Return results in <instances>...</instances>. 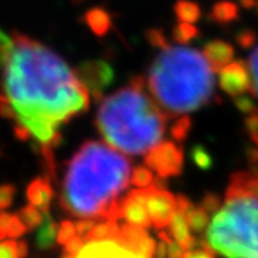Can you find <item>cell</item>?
Listing matches in <instances>:
<instances>
[{"label": "cell", "instance_id": "cell-16", "mask_svg": "<svg viewBox=\"0 0 258 258\" xmlns=\"http://www.w3.org/2000/svg\"><path fill=\"white\" fill-rule=\"evenodd\" d=\"M148 238H149V235L147 234V230H142V228L129 225V224L120 225V237L118 242L123 244L128 248L137 251L139 254H141V249H142Z\"/></svg>", "mask_w": 258, "mask_h": 258}, {"label": "cell", "instance_id": "cell-25", "mask_svg": "<svg viewBox=\"0 0 258 258\" xmlns=\"http://www.w3.org/2000/svg\"><path fill=\"white\" fill-rule=\"evenodd\" d=\"M16 197V186L13 184L0 185V212L12 207Z\"/></svg>", "mask_w": 258, "mask_h": 258}, {"label": "cell", "instance_id": "cell-17", "mask_svg": "<svg viewBox=\"0 0 258 258\" xmlns=\"http://www.w3.org/2000/svg\"><path fill=\"white\" fill-rule=\"evenodd\" d=\"M120 237V225L118 222L105 221L102 224H96L92 230L89 231L83 240L86 242H96V241H119Z\"/></svg>", "mask_w": 258, "mask_h": 258}, {"label": "cell", "instance_id": "cell-41", "mask_svg": "<svg viewBox=\"0 0 258 258\" xmlns=\"http://www.w3.org/2000/svg\"><path fill=\"white\" fill-rule=\"evenodd\" d=\"M62 258H75V257H69V255H63Z\"/></svg>", "mask_w": 258, "mask_h": 258}, {"label": "cell", "instance_id": "cell-30", "mask_svg": "<svg viewBox=\"0 0 258 258\" xmlns=\"http://www.w3.org/2000/svg\"><path fill=\"white\" fill-rule=\"evenodd\" d=\"M25 232H26L25 224L22 222V220H20V217H19L18 214H13L12 218H10L9 225H8V237H10V240H13V238L22 237Z\"/></svg>", "mask_w": 258, "mask_h": 258}, {"label": "cell", "instance_id": "cell-32", "mask_svg": "<svg viewBox=\"0 0 258 258\" xmlns=\"http://www.w3.org/2000/svg\"><path fill=\"white\" fill-rule=\"evenodd\" d=\"M83 242H85V240H83V237H81V235H76L74 240H71L68 244H64L63 245V252L64 255H69V257H78V254L82 251V248L85 247L83 245Z\"/></svg>", "mask_w": 258, "mask_h": 258}, {"label": "cell", "instance_id": "cell-5", "mask_svg": "<svg viewBox=\"0 0 258 258\" xmlns=\"http://www.w3.org/2000/svg\"><path fill=\"white\" fill-rule=\"evenodd\" d=\"M205 238L224 257L258 258V200H225Z\"/></svg>", "mask_w": 258, "mask_h": 258}, {"label": "cell", "instance_id": "cell-8", "mask_svg": "<svg viewBox=\"0 0 258 258\" xmlns=\"http://www.w3.org/2000/svg\"><path fill=\"white\" fill-rule=\"evenodd\" d=\"M151 186L148 188H138L129 191L120 200V218H123L126 224L138 227L142 230H148L152 222L149 220L147 211V197Z\"/></svg>", "mask_w": 258, "mask_h": 258}, {"label": "cell", "instance_id": "cell-36", "mask_svg": "<svg viewBox=\"0 0 258 258\" xmlns=\"http://www.w3.org/2000/svg\"><path fill=\"white\" fill-rule=\"evenodd\" d=\"M13 134H15V137H16L19 141H30V139L33 138V137H32V134L29 132L28 129L25 128L23 125L18 123V122H15V126H13Z\"/></svg>", "mask_w": 258, "mask_h": 258}, {"label": "cell", "instance_id": "cell-34", "mask_svg": "<svg viewBox=\"0 0 258 258\" xmlns=\"http://www.w3.org/2000/svg\"><path fill=\"white\" fill-rule=\"evenodd\" d=\"M194 207V204L191 203V200L184 195V194H181V195H178L176 197V211L178 212H182V214H186V212L189 211L191 208Z\"/></svg>", "mask_w": 258, "mask_h": 258}, {"label": "cell", "instance_id": "cell-6", "mask_svg": "<svg viewBox=\"0 0 258 258\" xmlns=\"http://www.w3.org/2000/svg\"><path fill=\"white\" fill-rule=\"evenodd\" d=\"M144 162L164 179L179 176L184 169V151L175 142L165 141L152 148L145 155Z\"/></svg>", "mask_w": 258, "mask_h": 258}, {"label": "cell", "instance_id": "cell-19", "mask_svg": "<svg viewBox=\"0 0 258 258\" xmlns=\"http://www.w3.org/2000/svg\"><path fill=\"white\" fill-rule=\"evenodd\" d=\"M169 232H171L172 238H174L181 247L192 237V235L189 234V227H188V222H186V217H185L182 212H175L172 221L169 224Z\"/></svg>", "mask_w": 258, "mask_h": 258}, {"label": "cell", "instance_id": "cell-21", "mask_svg": "<svg viewBox=\"0 0 258 258\" xmlns=\"http://www.w3.org/2000/svg\"><path fill=\"white\" fill-rule=\"evenodd\" d=\"M189 158L192 164L201 171H210L214 166V157L208 151V148L204 147L201 144H197L189 151Z\"/></svg>", "mask_w": 258, "mask_h": 258}, {"label": "cell", "instance_id": "cell-3", "mask_svg": "<svg viewBox=\"0 0 258 258\" xmlns=\"http://www.w3.org/2000/svg\"><path fill=\"white\" fill-rule=\"evenodd\" d=\"M151 39L159 50L149 64L147 86L166 115H184L211 103L215 99V71L204 52L171 45L161 33H152Z\"/></svg>", "mask_w": 258, "mask_h": 258}, {"label": "cell", "instance_id": "cell-33", "mask_svg": "<svg viewBox=\"0 0 258 258\" xmlns=\"http://www.w3.org/2000/svg\"><path fill=\"white\" fill-rule=\"evenodd\" d=\"M0 118H5V119L10 120L16 119V115H15V111H13L10 102L2 93H0Z\"/></svg>", "mask_w": 258, "mask_h": 258}, {"label": "cell", "instance_id": "cell-26", "mask_svg": "<svg viewBox=\"0 0 258 258\" xmlns=\"http://www.w3.org/2000/svg\"><path fill=\"white\" fill-rule=\"evenodd\" d=\"M200 207H203L205 211L208 214H217V212L221 210V197L217 195L214 192H207L203 197L201 203H200Z\"/></svg>", "mask_w": 258, "mask_h": 258}, {"label": "cell", "instance_id": "cell-10", "mask_svg": "<svg viewBox=\"0 0 258 258\" xmlns=\"http://www.w3.org/2000/svg\"><path fill=\"white\" fill-rule=\"evenodd\" d=\"M76 258H148L118 241L88 242Z\"/></svg>", "mask_w": 258, "mask_h": 258}, {"label": "cell", "instance_id": "cell-23", "mask_svg": "<svg viewBox=\"0 0 258 258\" xmlns=\"http://www.w3.org/2000/svg\"><path fill=\"white\" fill-rule=\"evenodd\" d=\"M191 125L192 122L189 119V116H181L174 122V125L171 126V137L174 138L176 142H182L186 139L189 131H191Z\"/></svg>", "mask_w": 258, "mask_h": 258}, {"label": "cell", "instance_id": "cell-2", "mask_svg": "<svg viewBox=\"0 0 258 258\" xmlns=\"http://www.w3.org/2000/svg\"><path fill=\"white\" fill-rule=\"evenodd\" d=\"M131 161L106 144L86 141L69 159L59 204L81 220H120L122 192L131 184Z\"/></svg>", "mask_w": 258, "mask_h": 258}, {"label": "cell", "instance_id": "cell-20", "mask_svg": "<svg viewBox=\"0 0 258 258\" xmlns=\"http://www.w3.org/2000/svg\"><path fill=\"white\" fill-rule=\"evenodd\" d=\"M185 217H186V222H188L189 230L197 232V234L204 232L207 230L208 224H210V214L200 205L198 207L194 205L192 208L185 214Z\"/></svg>", "mask_w": 258, "mask_h": 258}, {"label": "cell", "instance_id": "cell-12", "mask_svg": "<svg viewBox=\"0 0 258 258\" xmlns=\"http://www.w3.org/2000/svg\"><path fill=\"white\" fill-rule=\"evenodd\" d=\"M81 81L85 83V86L89 89V92L99 99L102 95V91L105 86H108L112 79V72L109 68L105 64L89 63L88 66H83L81 71H76Z\"/></svg>", "mask_w": 258, "mask_h": 258}, {"label": "cell", "instance_id": "cell-1", "mask_svg": "<svg viewBox=\"0 0 258 258\" xmlns=\"http://www.w3.org/2000/svg\"><path fill=\"white\" fill-rule=\"evenodd\" d=\"M0 89L16 119L39 144L59 147L64 123L89 109V89L50 47L0 30Z\"/></svg>", "mask_w": 258, "mask_h": 258}, {"label": "cell", "instance_id": "cell-7", "mask_svg": "<svg viewBox=\"0 0 258 258\" xmlns=\"http://www.w3.org/2000/svg\"><path fill=\"white\" fill-rule=\"evenodd\" d=\"M147 211L154 228L162 230L168 227L176 212V197L166 189L151 185L147 197Z\"/></svg>", "mask_w": 258, "mask_h": 258}, {"label": "cell", "instance_id": "cell-35", "mask_svg": "<svg viewBox=\"0 0 258 258\" xmlns=\"http://www.w3.org/2000/svg\"><path fill=\"white\" fill-rule=\"evenodd\" d=\"M76 231H78V235L81 237H85L89 231L92 230L93 227L96 225L93 220H78L76 221Z\"/></svg>", "mask_w": 258, "mask_h": 258}, {"label": "cell", "instance_id": "cell-24", "mask_svg": "<svg viewBox=\"0 0 258 258\" xmlns=\"http://www.w3.org/2000/svg\"><path fill=\"white\" fill-rule=\"evenodd\" d=\"M76 235H78V231H76V225H75L74 222L64 220V221L59 224L57 244L64 245V244H68L71 240H74Z\"/></svg>", "mask_w": 258, "mask_h": 258}, {"label": "cell", "instance_id": "cell-22", "mask_svg": "<svg viewBox=\"0 0 258 258\" xmlns=\"http://www.w3.org/2000/svg\"><path fill=\"white\" fill-rule=\"evenodd\" d=\"M154 171L149 169L147 165L137 166L131 176V184L135 185L137 188H148L154 184Z\"/></svg>", "mask_w": 258, "mask_h": 258}, {"label": "cell", "instance_id": "cell-42", "mask_svg": "<svg viewBox=\"0 0 258 258\" xmlns=\"http://www.w3.org/2000/svg\"><path fill=\"white\" fill-rule=\"evenodd\" d=\"M0 155H2V152H0Z\"/></svg>", "mask_w": 258, "mask_h": 258}, {"label": "cell", "instance_id": "cell-31", "mask_svg": "<svg viewBox=\"0 0 258 258\" xmlns=\"http://www.w3.org/2000/svg\"><path fill=\"white\" fill-rule=\"evenodd\" d=\"M0 258H20L18 242L13 240L0 242Z\"/></svg>", "mask_w": 258, "mask_h": 258}, {"label": "cell", "instance_id": "cell-15", "mask_svg": "<svg viewBox=\"0 0 258 258\" xmlns=\"http://www.w3.org/2000/svg\"><path fill=\"white\" fill-rule=\"evenodd\" d=\"M57 234H59V225L57 222L52 220L50 214L45 215L43 224L39 227L36 232L35 244L39 251H50L57 244Z\"/></svg>", "mask_w": 258, "mask_h": 258}, {"label": "cell", "instance_id": "cell-14", "mask_svg": "<svg viewBox=\"0 0 258 258\" xmlns=\"http://www.w3.org/2000/svg\"><path fill=\"white\" fill-rule=\"evenodd\" d=\"M204 55L215 72H220L231 62H234V49L231 47L230 43L222 40L210 42L204 49Z\"/></svg>", "mask_w": 258, "mask_h": 258}, {"label": "cell", "instance_id": "cell-13", "mask_svg": "<svg viewBox=\"0 0 258 258\" xmlns=\"http://www.w3.org/2000/svg\"><path fill=\"white\" fill-rule=\"evenodd\" d=\"M29 203L32 205L37 207L39 210L45 214H49L50 210V204L55 198V189L50 184V179L46 176H37L26 189Z\"/></svg>", "mask_w": 258, "mask_h": 258}, {"label": "cell", "instance_id": "cell-39", "mask_svg": "<svg viewBox=\"0 0 258 258\" xmlns=\"http://www.w3.org/2000/svg\"><path fill=\"white\" fill-rule=\"evenodd\" d=\"M18 248L19 254H20V258H26L29 254V242L26 240H20L18 242Z\"/></svg>", "mask_w": 258, "mask_h": 258}, {"label": "cell", "instance_id": "cell-28", "mask_svg": "<svg viewBox=\"0 0 258 258\" xmlns=\"http://www.w3.org/2000/svg\"><path fill=\"white\" fill-rule=\"evenodd\" d=\"M244 126H245V132L251 139V142L258 147V112L248 115L245 120H244Z\"/></svg>", "mask_w": 258, "mask_h": 258}, {"label": "cell", "instance_id": "cell-37", "mask_svg": "<svg viewBox=\"0 0 258 258\" xmlns=\"http://www.w3.org/2000/svg\"><path fill=\"white\" fill-rule=\"evenodd\" d=\"M245 157L252 169H258V147H251L245 149Z\"/></svg>", "mask_w": 258, "mask_h": 258}, {"label": "cell", "instance_id": "cell-9", "mask_svg": "<svg viewBox=\"0 0 258 258\" xmlns=\"http://www.w3.org/2000/svg\"><path fill=\"white\" fill-rule=\"evenodd\" d=\"M218 74H220L221 89L230 96H234L235 99L244 96V93L252 92V82H251L248 66L244 62L234 60Z\"/></svg>", "mask_w": 258, "mask_h": 258}, {"label": "cell", "instance_id": "cell-11", "mask_svg": "<svg viewBox=\"0 0 258 258\" xmlns=\"http://www.w3.org/2000/svg\"><path fill=\"white\" fill-rule=\"evenodd\" d=\"M255 198L258 200V169L237 171L230 176L225 200Z\"/></svg>", "mask_w": 258, "mask_h": 258}, {"label": "cell", "instance_id": "cell-18", "mask_svg": "<svg viewBox=\"0 0 258 258\" xmlns=\"http://www.w3.org/2000/svg\"><path fill=\"white\" fill-rule=\"evenodd\" d=\"M18 215L20 217L22 222L25 224L26 227V231L28 232H32L36 228H39L42 224H43V220H45V212H42L37 207L32 205V204H28L25 205L23 208H20V211L18 212Z\"/></svg>", "mask_w": 258, "mask_h": 258}, {"label": "cell", "instance_id": "cell-4", "mask_svg": "<svg viewBox=\"0 0 258 258\" xmlns=\"http://www.w3.org/2000/svg\"><path fill=\"white\" fill-rule=\"evenodd\" d=\"M166 112L147 92L142 78H134L102 99L95 123L108 145L126 155L148 154L164 139Z\"/></svg>", "mask_w": 258, "mask_h": 258}, {"label": "cell", "instance_id": "cell-27", "mask_svg": "<svg viewBox=\"0 0 258 258\" xmlns=\"http://www.w3.org/2000/svg\"><path fill=\"white\" fill-rule=\"evenodd\" d=\"M182 258H215V254L207 241H200L198 247L186 251Z\"/></svg>", "mask_w": 258, "mask_h": 258}, {"label": "cell", "instance_id": "cell-40", "mask_svg": "<svg viewBox=\"0 0 258 258\" xmlns=\"http://www.w3.org/2000/svg\"><path fill=\"white\" fill-rule=\"evenodd\" d=\"M6 235H8V231L5 230L3 227H0V241L3 240V238H5Z\"/></svg>", "mask_w": 258, "mask_h": 258}, {"label": "cell", "instance_id": "cell-29", "mask_svg": "<svg viewBox=\"0 0 258 258\" xmlns=\"http://www.w3.org/2000/svg\"><path fill=\"white\" fill-rule=\"evenodd\" d=\"M247 66H248L249 76H251V82H252V92L258 96V46L249 55Z\"/></svg>", "mask_w": 258, "mask_h": 258}, {"label": "cell", "instance_id": "cell-38", "mask_svg": "<svg viewBox=\"0 0 258 258\" xmlns=\"http://www.w3.org/2000/svg\"><path fill=\"white\" fill-rule=\"evenodd\" d=\"M155 258H168V244H166L165 241H161L158 244Z\"/></svg>", "mask_w": 258, "mask_h": 258}]
</instances>
